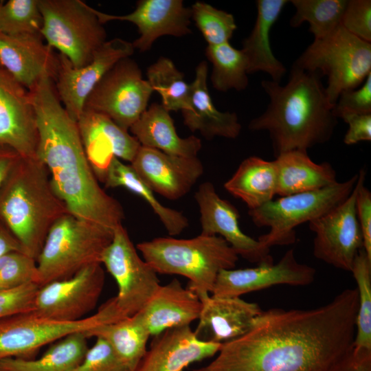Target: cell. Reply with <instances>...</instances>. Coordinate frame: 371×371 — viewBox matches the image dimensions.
I'll list each match as a JSON object with an SVG mask.
<instances>
[{
  "label": "cell",
  "instance_id": "cell-1",
  "mask_svg": "<svg viewBox=\"0 0 371 371\" xmlns=\"http://www.w3.org/2000/svg\"><path fill=\"white\" fill-rule=\"evenodd\" d=\"M357 309V289H346L315 308L262 311L247 332L190 371H329L353 346Z\"/></svg>",
  "mask_w": 371,
  "mask_h": 371
},
{
  "label": "cell",
  "instance_id": "cell-2",
  "mask_svg": "<svg viewBox=\"0 0 371 371\" xmlns=\"http://www.w3.org/2000/svg\"><path fill=\"white\" fill-rule=\"evenodd\" d=\"M28 91L38 133L36 157L46 166L54 192L71 214L114 232L122 225L124 210L99 185L76 121L62 105L54 80L44 74Z\"/></svg>",
  "mask_w": 371,
  "mask_h": 371
},
{
  "label": "cell",
  "instance_id": "cell-3",
  "mask_svg": "<svg viewBox=\"0 0 371 371\" xmlns=\"http://www.w3.org/2000/svg\"><path fill=\"white\" fill-rule=\"evenodd\" d=\"M321 78L317 72L292 66L286 85L261 82L269 102L261 115L250 121L249 128L269 133L275 157L292 150L307 151L332 137L337 117Z\"/></svg>",
  "mask_w": 371,
  "mask_h": 371
},
{
  "label": "cell",
  "instance_id": "cell-4",
  "mask_svg": "<svg viewBox=\"0 0 371 371\" xmlns=\"http://www.w3.org/2000/svg\"><path fill=\"white\" fill-rule=\"evenodd\" d=\"M37 157H21L0 188V222L25 253L37 259L55 222L69 213Z\"/></svg>",
  "mask_w": 371,
  "mask_h": 371
},
{
  "label": "cell",
  "instance_id": "cell-5",
  "mask_svg": "<svg viewBox=\"0 0 371 371\" xmlns=\"http://www.w3.org/2000/svg\"><path fill=\"white\" fill-rule=\"evenodd\" d=\"M136 248L157 273L188 278L187 288L199 298L211 295L218 273L234 269L238 260L236 251L218 236L159 237L141 242Z\"/></svg>",
  "mask_w": 371,
  "mask_h": 371
},
{
  "label": "cell",
  "instance_id": "cell-6",
  "mask_svg": "<svg viewBox=\"0 0 371 371\" xmlns=\"http://www.w3.org/2000/svg\"><path fill=\"white\" fill-rule=\"evenodd\" d=\"M113 233L70 212L64 214L50 228L37 257V284L65 279L89 265L101 263Z\"/></svg>",
  "mask_w": 371,
  "mask_h": 371
},
{
  "label": "cell",
  "instance_id": "cell-7",
  "mask_svg": "<svg viewBox=\"0 0 371 371\" xmlns=\"http://www.w3.org/2000/svg\"><path fill=\"white\" fill-rule=\"evenodd\" d=\"M292 66L327 76L326 93L335 105L341 93L359 87L371 73V43L340 25L329 35L314 39Z\"/></svg>",
  "mask_w": 371,
  "mask_h": 371
},
{
  "label": "cell",
  "instance_id": "cell-8",
  "mask_svg": "<svg viewBox=\"0 0 371 371\" xmlns=\"http://www.w3.org/2000/svg\"><path fill=\"white\" fill-rule=\"evenodd\" d=\"M357 179L358 172L345 181L280 196L249 210L248 214L255 225L270 228L258 240L269 249L275 245L293 244L296 240L295 228L320 217L344 201L352 193Z\"/></svg>",
  "mask_w": 371,
  "mask_h": 371
},
{
  "label": "cell",
  "instance_id": "cell-9",
  "mask_svg": "<svg viewBox=\"0 0 371 371\" xmlns=\"http://www.w3.org/2000/svg\"><path fill=\"white\" fill-rule=\"evenodd\" d=\"M47 45L65 56L75 68L89 64L106 41L95 9L81 0H38Z\"/></svg>",
  "mask_w": 371,
  "mask_h": 371
},
{
  "label": "cell",
  "instance_id": "cell-10",
  "mask_svg": "<svg viewBox=\"0 0 371 371\" xmlns=\"http://www.w3.org/2000/svg\"><path fill=\"white\" fill-rule=\"evenodd\" d=\"M120 319L111 299L89 317L74 322H61L40 317L32 311L0 319V361L8 357L32 359L38 350L76 333Z\"/></svg>",
  "mask_w": 371,
  "mask_h": 371
},
{
  "label": "cell",
  "instance_id": "cell-11",
  "mask_svg": "<svg viewBox=\"0 0 371 371\" xmlns=\"http://www.w3.org/2000/svg\"><path fill=\"white\" fill-rule=\"evenodd\" d=\"M153 92L138 65L130 57L125 58L96 85L86 99L83 110L102 113L128 131L147 109Z\"/></svg>",
  "mask_w": 371,
  "mask_h": 371
},
{
  "label": "cell",
  "instance_id": "cell-12",
  "mask_svg": "<svg viewBox=\"0 0 371 371\" xmlns=\"http://www.w3.org/2000/svg\"><path fill=\"white\" fill-rule=\"evenodd\" d=\"M101 264L117 283L118 291L113 297L124 317L140 311L161 285L158 273L139 256L122 225L115 229Z\"/></svg>",
  "mask_w": 371,
  "mask_h": 371
},
{
  "label": "cell",
  "instance_id": "cell-13",
  "mask_svg": "<svg viewBox=\"0 0 371 371\" xmlns=\"http://www.w3.org/2000/svg\"><path fill=\"white\" fill-rule=\"evenodd\" d=\"M104 284L102 264L89 265L69 278L40 286L32 312L56 321L80 320L94 309Z\"/></svg>",
  "mask_w": 371,
  "mask_h": 371
},
{
  "label": "cell",
  "instance_id": "cell-14",
  "mask_svg": "<svg viewBox=\"0 0 371 371\" xmlns=\"http://www.w3.org/2000/svg\"><path fill=\"white\" fill-rule=\"evenodd\" d=\"M133 43L120 38L106 41L85 66L75 68L64 55H57L54 82L57 95L69 116L77 121L86 99L103 76L120 60L134 52Z\"/></svg>",
  "mask_w": 371,
  "mask_h": 371
},
{
  "label": "cell",
  "instance_id": "cell-15",
  "mask_svg": "<svg viewBox=\"0 0 371 371\" xmlns=\"http://www.w3.org/2000/svg\"><path fill=\"white\" fill-rule=\"evenodd\" d=\"M356 183L341 203L308 223L315 233V257L339 269L350 271L355 257L363 249V240L355 210Z\"/></svg>",
  "mask_w": 371,
  "mask_h": 371
},
{
  "label": "cell",
  "instance_id": "cell-16",
  "mask_svg": "<svg viewBox=\"0 0 371 371\" xmlns=\"http://www.w3.org/2000/svg\"><path fill=\"white\" fill-rule=\"evenodd\" d=\"M194 198L200 210L201 234L223 238L245 260L260 264L273 263L270 249L243 232L239 226L237 208L217 194L210 181L201 183Z\"/></svg>",
  "mask_w": 371,
  "mask_h": 371
},
{
  "label": "cell",
  "instance_id": "cell-17",
  "mask_svg": "<svg viewBox=\"0 0 371 371\" xmlns=\"http://www.w3.org/2000/svg\"><path fill=\"white\" fill-rule=\"evenodd\" d=\"M315 269L299 262L293 249H289L277 263L260 264L256 267L221 270L212 295L240 297L272 286H306L313 282Z\"/></svg>",
  "mask_w": 371,
  "mask_h": 371
},
{
  "label": "cell",
  "instance_id": "cell-18",
  "mask_svg": "<svg viewBox=\"0 0 371 371\" xmlns=\"http://www.w3.org/2000/svg\"><path fill=\"white\" fill-rule=\"evenodd\" d=\"M131 166L153 192L170 200L187 194L204 171L197 157L173 155L142 146Z\"/></svg>",
  "mask_w": 371,
  "mask_h": 371
},
{
  "label": "cell",
  "instance_id": "cell-19",
  "mask_svg": "<svg viewBox=\"0 0 371 371\" xmlns=\"http://www.w3.org/2000/svg\"><path fill=\"white\" fill-rule=\"evenodd\" d=\"M0 144L36 157L38 133L30 91L0 67Z\"/></svg>",
  "mask_w": 371,
  "mask_h": 371
},
{
  "label": "cell",
  "instance_id": "cell-20",
  "mask_svg": "<svg viewBox=\"0 0 371 371\" xmlns=\"http://www.w3.org/2000/svg\"><path fill=\"white\" fill-rule=\"evenodd\" d=\"M76 123L87 157L98 180L103 181L113 157L131 163L141 146L128 131L102 113L83 110Z\"/></svg>",
  "mask_w": 371,
  "mask_h": 371
},
{
  "label": "cell",
  "instance_id": "cell-21",
  "mask_svg": "<svg viewBox=\"0 0 371 371\" xmlns=\"http://www.w3.org/2000/svg\"><path fill=\"white\" fill-rule=\"evenodd\" d=\"M95 14L102 24L111 21L135 24L139 36L132 43L142 52L149 50L161 36L181 37L191 33V9L181 0H140L134 11L127 14L113 15L97 10Z\"/></svg>",
  "mask_w": 371,
  "mask_h": 371
},
{
  "label": "cell",
  "instance_id": "cell-22",
  "mask_svg": "<svg viewBox=\"0 0 371 371\" xmlns=\"http://www.w3.org/2000/svg\"><path fill=\"white\" fill-rule=\"evenodd\" d=\"M153 337L133 371H183L215 356L222 345L199 340L190 326L171 328Z\"/></svg>",
  "mask_w": 371,
  "mask_h": 371
},
{
  "label": "cell",
  "instance_id": "cell-23",
  "mask_svg": "<svg viewBox=\"0 0 371 371\" xmlns=\"http://www.w3.org/2000/svg\"><path fill=\"white\" fill-rule=\"evenodd\" d=\"M202 307L194 331L201 341L223 344L247 332L262 313L259 305L240 297H200Z\"/></svg>",
  "mask_w": 371,
  "mask_h": 371
},
{
  "label": "cell",
  "instance_id": "cell-24",
  "mask_svg": "<svg viewBox=\"0 0 371 371\" xmlns=\"http://www.w3.org/2000/svg\"><path fill=\"white\" fill-rule=\"evenodd\" d=\"M0 65L27 90L45 74L54 79L57 55L40 33L8 35L0 32Z\"/></svg>",
  "mask_w": 371,
  "mask_h": 371
},
{
  "label": "cell",
  "instance_id": "cell-25",
  "mask_svg": "<svg viewBox=\"0 0 371 371\" xmlns=\"http://www.w3.org/2000/svg\"><path fill=\"white\" fill-rule=\"evenodd\" d=\"M202 304L198 295L177 279L160 285L138 312L150 336L198 320Z\"/></svg>",
  "mask_w": 371,
  "mask_h": 371
},
{
  "label": "cell",
  "instance_id": "cell-26",
  "mask_svg": "<svg viewBox=\"0 0 371 371\" xmlns=\"http://www.w3.org/2000/svg\"><path fill=\"white\" fill-rule=\"evenodd\" d=\"M207 63L201 62L190 84L189 106L181 111L183 123L192 132L198 131L209 140L216 137L235 139L242 128L238 117L236 113L216 108L207 87Z\"/></svg>",
  "mask_w": 371,
  "mask_h": 371
},
{
  "label": "cell",
  "instance_id": "cell-27",
  "mask_svg": "<svg viewBox=\"0 0 371 371\" xmlns=\"http://www.w3.org/2000/svg\"><path fill=\"white\" fill-rule=\"evenodd\" d=\"M286 0H258L257 14L253 29L243 40L242 52L248 64V74L262 71L271 80L280 83L286 72L284 65L273 54L270 32L280 16Z\"/></svg>",
  "mask_w": 371,
  "mask_h": 371
},
{
  "label": "cell",
  "instance_id": "cell-28",
  "mask_svg": "<svg viewBox=\"0 0 371 371\" xmlns=\"http://www.w3.org/2000/svg\"><path fill=\"white\" fill-rule=\"evenodd\" d=\"M129 130L142 146L170 155L197 157L202 147L201 139L196 136H179L170 111L161 104H151Z\"/></svg>",
  "mask_w": 371,
  "mask_h": 371
},
{
  "label": "cell",
  "instance_id": "cell-29",
  "mask_svg": "<svg viewBox=\"0 0 371 371\" xmlns=\"http://www.w3.org/2000/svg\"><path fill=\"white\" fill-rule=\"evenodd\" d=\"M277 170V195L313 191L337 183V174L326 161L317 164L307 151L292 150L282 153L274 160Z\"/></svg>",
  "mask_w": 371,
  "mask_h": 371
},
{
  "label": "cell",
  "instance_id": "cell-30",
  "mask_svg": "<svg viewBox=\"0 0 371 371\" xmlns=\"http://www.w3.org/2000/svg\"><path fill=\"white\" fill-rule=\"evenodd\" d=\"M277 170L273 161L256 156L245 159L225 183V189L243 201L249 210L256 209L277 195Z\"/></svg>",
  "mask_w": 371,
  "mask_h": 371
},
{
  "label": "cell",
  "instance_id": "cell-31",
  "mask_svg": "<svg viewBox=\"0 0 371 371\" xmlns=\"http://www.w3.org/2000/svg\"><path fill=\"white\" fill-rule=\"evenodd\" d=\"M87 339L76 333L53 343L39 358L3 359L0 371H77L89 348Z\"/></svg>",
  "mask_w": 371,
  "mask_h": 371
},
{
  "label": "cell",
  "instance_id": "cell-32",
  "mask_svg": "<svg viewBox=\"0 0 371 371\" xmlns=\"http://www.w3.org/2000/svg\"><path fill=\"white\" fill-rule=\"evenodd\" d=\"M106 341L122 361L133 371L147 350L150 333L139 313L100 325L85 334Z\"/></svg>",
  "mask_w": 371,
  "mask_h": 371
},
{
  "label": "cell",
  "instance_id": "cell-33",
  "mask_svg": "<svg viewBox=\"0 0 371 371\" xmlns=\"http://www.w3.org/2000/svg\"><path fill=\"white\" fill-rule=\"evenodd\" d=\"M102 182L106 188L122 187L142 197L159 217L168 234L178 235L188 227V218L181 212L163 205L133 167L118 158L111 160Z\"/></svg>",
  "mask_w": 371,
  "mask_h": 371
},
{
  "label": "cell",
  "instance_id": "cell-34",
  "mask_svg": "<svg viewBox=\"0 0 371 371\" xmlns=\"http://www.w3.org/2000/svg\"><path fill=\"white\" fill-rule=\"evenodd\" d=\"M205 55L212 65L210 80L218 91L245 90L249 84L248 64L241 49L229 43L207 46Z\"/></svg>",
  "mask_w": 371,
  "mask_h": 371
},
{
  "label": "cell",
  "instance_id": "cell-35",
  "mask_svg": "<svg viewBox=\"0 0 371 371\" xmlns=\"http://www.w3.org/2000/svg\"><path fill=\"white\" fill-rule=\"evenodd\" d=\"M146 76L153 91L161 96V104L166 109L183 111L188 108L190 84L170 58L160 57L148 67Z\"/></svg>",
  "mask_w": 371,
  "mask_h": 371
},
{
  "label": "cell",
  "instance_id": "cell-36",
  "mask_svg": "<svg viewBox=\"0 0 371 371\" xmlns=\"http://www.w3.org/2000/svg\"><path fill=\"white\" fill-rule=\"evenodd\" d=\"M289 2L295 10L290 19V25L297 27L307 22L314 39H320L341 25L347 0H291Z\"/></svg>",
  "mask_w": 371,
  "mask_h": 371
},
{
  "label": "cell",
  "instance_id": "cell-37",
  "mask_svg": "<svg viewBox=\"0 0 371 371\" xmlns=\"http://www.w3.org/2000/svg\"><path fill=\"white\" fill-rule=\"evenodd\" d=\"M350 272L356 281L358 293L353 346L371 350V258L363 249L355 257Z\"/></svg>",
  "mask_w": 371,
  "mask_h": 371
},
{
  "label": "cell",
  "instance_id": "cell-38",
  "mask_svg": "<svg viewBox=\"0 0 371 371\" xmlns=\"http://www.w3.org/2000/svg\"><path fill=\"white\" fill-rule=\"evenodd\" d=\"M191 18L199 30L207 46L229 43L237 25L234 16L202 1L195 2Z\"/></svg>",
  "mask_w": 371,
  "mask_h": 371
},
{
  "label": "cell",
  "instance_id": "cell-39",
  "mask_svg": "<svg viewBox=\"0 0 371 371\" xmlns=\"http://www.w3.org/2000/svg\"><path fill=\"white\" fill-rule=\"evenodd\" d=\"M43 19L38 0H9L0 5V32L8 35L40 33Z\"/></svg>",
  "mask_w": 371,
  "mask_h": 371
},
{
  "label": "cell",
  "instance_id": "cell-40",
  "mask_svg": "<svg viewBox=\"0 0 371 371\" xmlns=\"http://www.w3.org/2000/svg\"><path fill=\"white\" fill-rule=\"evenodd\" d=\"M29 283L37 284L35 258L22 251H10L0 258V290L14 289Z\"/></svg>",
  "mask_w": 371,
  "mask_h": 371
},
{
  "label": "cell",
  "instance_id": "cell-41",
  "mask_svg": "<svg viewBox=\"0 0 371 371\" xmlns=\"http://www.w3.org/2000/svg\"><path fill=\"white\" fill-rule=\"evenodd\" d=\"M95 339L77 371H131L106 341L100 337Z\"/></svg>",
  "mask_w": 371,
  "mask_h": 371
},
{
  "label": "cell",
  "instance_id": "cell-42",
  "mask_svg": "<svg viewBox=\"0 0 371 371\" xmlns=\"http://www.w3.org/2000/svg\"><path fill=\"white\" fill-rule=\"evenodd\" d=\"M341 25L356 37L371 43V1L347 0Z\"/></svg>",
  "mask_w": 371,
  "mask_h": 371
},
{
  "label": "cell",
  "instance_id": "cell-43",
  "mask_svg": "<svg viewBox=\"0 0 371 371\" xmlns=\"http://www.w3.org/2000/svg\"><path fill=\"white\" fill-rule=\"evenodd\" d=\"M40 286L29 283L10 290H0V319L33 311Z\"/></svg>",
  "mask_w": 371,
  "mask_h": 371
},
{
  "label": "cell",
  "instance_id": "cell-44",
  "mask_svg": "<svg viewBox=\"0 0 371 371\" xmlns=\"http://www.w3.org/2000/svg\"><path fill=\"white\" fill-rule=\"evenodd\" d=\"M333 113L337 118L347 113H371V73L359 87L341 93Z\"/></svg>",
  "mask_w": 371,
  "mask_h": 371
},
{
  "label": "cell",
  "instance_id": "cell-45",
  "mask_svg": "<svg viewBox=\"0 0 371 371\" xmlns=\"http://www.w3.org/2000/svg\"><path fill=\"white\" fill-rule=\"evenodd\" d=\"M366 170L358 172L355 210L358 223L362 233L363 249L371 258V192L364 186Z\"/></svg>",
  "mask_w": 371,
  "mask_h": 371
},
{
  "label": "cell",
  "instance_id": "cell-46",
  "mask_svg": "<svg viewBox=\"0 0 371 371\" xmlns=\"http://www.w3.org/2000/svg\"><path fill=\"white\" fill-rule=\"evenodd\" d=\"M339 118L348 124V129L344 137L345 144L353 145L371 140V113H347Z\"/></svg>",
  "mask_w": 371,
  "mask_h": 371
},
{
  "label": "cell",
  "instance_id": "cell-47",
  "mask_svg": "<svg viewBox=\"0 0 371 371\" xmlns=\"http://www.w3.org/2000/svg\"><path fill=\"white\" fill-rule=\"evenodd\" d=\"M329 371H371V350L352 346Z\"/></svg>",
  "mask_w": 371,
  "mask_h": 371
},
{
  "label": "cell",
  "instance_id": "cell-48",
  "mask_svg": "<svg viewBox=\"0 0 371 371\" xmlns=\"http://www.w3.org/2000/svg\"><path fill=\"white\" fill-rule=\"evenodd\" d=\"M21 157L14 148L0 144V188Z\"/></svg>",
  "mask_w": 371,
  "mask_h": 371
},
{
  "label": "cell",
  "instance_id": "cell-49",
  "mask_svg": "<svg viewBox=\"0 0 371 371\" xmlns=\"http://www.w3.org/2000/svg\"><path fill=\"white\" fill-rule=\"evenodd\" d=\"M13 251H23L16 238L0 222V258L5 254Z\"/></svg>",
  "mask_w": 371,
  "mask_h": 371
},
{
  "label": "cell",
  "instance_id": "cell-50",
  "mask_svg": "<svg viewBox=\"0 0 371 371\" xmlns=\"http://www.w3.org/2000/svg\"><path fill=\"white\" fill-rule=\"evenodd\" d=\"M1 1L0 2V5H1Z\"/></svg>",
  "mask_w": 371,
  "mask_h": 371
},
{
  "label": "cell",
  "instance_id": "cell-51",
  "mask_svg": "<svg viewBox=\"0 0 371 371\" xmlns=\"http://www.w3.org/2000/svg\"><path fill=\"white\" fill-rule=\"evenodd\" d=\"M1 67V65H0V67Z\"/></svg>",
  "mask_w": 371,
  "mask_h": 371
}]
</instances>
